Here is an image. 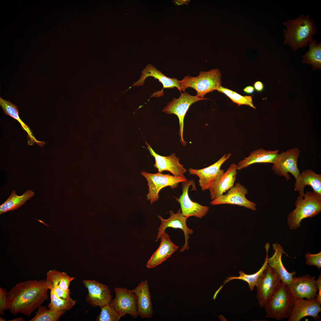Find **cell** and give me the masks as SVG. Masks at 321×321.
<instances>
[{
	"label": "cell",
	"instance_id": "1",
	"mask_svg": "<svg viewBox=\"0 0 321 321\" xmlns=\"http://www.w3.org/2000/svg\"><path fill=\"white\" fill-rule=\"evenodd\" d=\"M48 285L45 280H29L16 284L8 292L7 307L13 314L30 317L48 298Z\"/></svg>",
	"mask_w": 321,
	"mask_h": 321
},
{
	"label": "cell",
	"instance_id": "2",
	"mask_svg": "<svg viewBox=\"0 0 321 321\" xmlns=\"http://www.w3.org/2000/svg\"><path fill=\"white\" fill-rule=\"evenodd\" d=\"M282 23L283 29L284 45H287L295 51L306 47L317 31L313 19L309 15L300 14L295 19H289Z\"/></svg>",
	"mask_w": 321,
	"mask_h": 321
},
{
	"label": "cell",
	"instance_id": "3",
	"mask_svg": "<svg viewBox=\"0 0 321 321\" xmlns=\"http://www.w3.org/2000/svg\"><path fill=\"white\" fill-rule=\"evenodd\" d=\"M294 304V298L287 286L280 282L272 295L265 305L266 317L276 320L289 317Z\"/></svg>",
	"mask_w": 321,
	"mask_h": 321
},
{
	"label": "cell",
	"instance_id": "4",
	"mask_svg": "<svg viewBox=\"0 0 321 321\" xmlns=\"http://www.w3.org/2000/svg\"><path fill=\"white\" fill-rule=\"evenodd\" d=\"M295 208L289 215L287 221L291 230L297 229L301 226L303 219L312 218L321 211V199L313 192L306 191L303 197L298 196L295 202Z\"/></svg>",
	"mask_w": 321,
	"mask_h": 321
},
{
	"label": "cell",
	"instance_id": "5",
	"mask_svg": "<svg viewBox=\"0 0 321 321\" xmlns=\"http://www.w3.org/2000/svg\"><path fill=\"white\" fill-rule=\"evenodd\" d=\"M221 75L220 70L215 69L208 71L200 72L197 77L187 76L179 81L180 89L184 92L187 88H192L196 92V96L204 98L206 94L217 90L221 86Z\"/></svg>",
	"mask_w": 321,
	"mask_h": 321
},
{
	"label": "cell",
	"instance_id": "6",
	"mask_svg": "<svg viewBox=\"0 0 321 321\" xmlns=\"http://www.w3.org/2000/svg\"><path fill=\"white\" fill-rule=\"evenodd\" d=\"M141 174L147 180L149 192L146 195L147 198L148 200L150 201L151 204L158 200L159 193L163 188L170 186L172 189H174L178 187L180 183L187 180L185 176L175 177L160 172L151 174L142 171Z\"/></svg>",
	"mask_w": 321,
	"mask_h": 321
},
{
	"label": "cell",
	"instance_id": "7",
	"mask_svg": "<svg viewBox=\"0 0 321 321\" xmlns=\"http://www.w3.org/2000/svg\"><path fill=\"white\" fill-rule=\"evenodd\" d=\"M300 152L297 147L278 154L272 170L276 174L285 177L287 181L291 179L288 173H291L295 179V184L297 183L299 180L301 175L297 166Z\"/></svg>",
	"mask_w": 321,
	"mask_h": 321
},
{
	"label": "cell",
	"instance_id": "8",
	"mask_svg": "<svg viewBox=\"0 0 321 321\" xmlns=\"http://www.w3.org/2000/svg\"><path fill=\"white\" fill-rule=\"evenodd\" d=\"M208 99L201 98L196 96H192L185 92L181 93L178 99L174 98L163 109V111L167 114L176 115L179 120L180 142L185 146L186 142L183 139V132L184 117L189 107L193 103L199 100Z\"/></svg>",
	"mask_w": 321,
	"mask_h": 321
},
{
	"label": "cell",
	"instance_id": "9",
	"mask_svg": "<svg viewBox=\"0 0 321 321\" xmlns=\"http://www.w3.org/2000/svg\"><path fill=\"white\" fill-rule=\"evenodd\" d=\"M281 280L275 270L268 265L259 278L256 286L257 297L261 307L270 298Z\"/></svg>",
	"mask_w": 321,
	"mask_h": 321
},
{
	"label": "cell",
	"instance_id": "10",
	"mask_svg": "<svg viewBox=\"0 0 321 321\" xmlns=\"http://www.w3.org/2000/svg\"><path fill=\"white\" fill-rule=\"evenodd\" d=\"M114 290L115 297L109 304L122 317L128 314L133 318H137L138 315L135 294L132 290L121 287H116Z\"/></svg>",
	"mask_w": 321,
	"mask_h": 321
},
{
	"label": "cell",
	"instance_id": "11",
	"mask_svg": "<svg viewBox=\"0 0 321 321\" xmlns=\"http://www.w3.org/2000/svg\"><path fill=\"white\" fill-rule=\"evenodd\" d=\"M248 193L247 189L240 183L237 182L226 193L212 200L210 204L212 205H236L255 210L257 209V204L246 198V196Z\"/></svg>",
	"mask_w": 321,
	"mask_h": 321
},
{
	"label": "cell",
	"instance_id": "12",
	"mask_svg": "<svg viewBox=\"0 0 321 321\" xmlns=\"http://www.w3.org/2000/svg\"><path fill=\"white\" fill-rule=\"evenodd\" d=\"M231 155V154H225L215 163L206 168L199 169L190 168L188 170L190 174L199 177V185L202 191L208 189L213 182L223 175L224 172V169H221V166Z\"/></svg>",
	"mask_w": 321,
	"mask_h": 321
},
{
	"label": "cell",
	"instance_id": "13",
	"mask_svg": "<svg viewBox=\"0 0 321 321\" xmlns=\"http://www.w3.org/2000/svg\"><path fill=\"white\" fill-rule=\"evenodd\" d=\"M181 183L182 193L179 198H175L180 204L182 215L188 218L192 216L202 218L205 216L209 211V207L193 202L189 196L190 186L191 185L196 186L194 181L186 180Z\"/></svg>",
	"mask_w": 321,
	"mask_h": 321
},
{
	"label": "cell",
	"instance_id": "14",
	"mask_svg": "<svg viewBox=\"0 0 321 321\" xmlns=\"http://www.w3.org/2000/svg\"><path fill=\"white\" fill-rule=\"evenodd\" d=\"M169 217L167 219H164L160 215L158 216L161 221L160 224L158 228V232L156 241L160 238L162 234L165 232L166 229L168 227L182 229L184 232L185 237V243L180 251L182 252L186 250H188L189 246L188 240L189 235L193 232L192 229L189 228L187 226L186 221L188 218L183 216L182 214L180 208L178 210L176 213H174L172 210L169 211Z\"/></svg>",
	"mask_w": 321,
	"mask_h": 321
},
{
	"label": "cell",
	"instance_id": "15",
	"mask_svg": "<svg viewBox=\"0 0 321 321\" xmlns=\"http://www.w3.org/2000/svg\"><path fill=\"white\" fill-rule=\"evenodd\" d=\"M294 298L310 300L316 297L317 292L315 277L309 274L297 277L294 276L287 286Z\"/></svg>",
	"mask_w": 321,
	"mask_h": 321
},
{
	"label": "cell",
	"instance_id": "16",
	"mask_svg": "<svg viewBox=\"0 0 321 321\" xmlns=\"http://www.w3.org/2000/svg\"><path fill=\"white\" fill-rule=\"evenodd\" d=\"M82 282L88 289L86 299L91 306L100 307L109 304L112 295L108 286L94 280L84 279Z\"/></svg>",
	"mask_w": 321,
	"mask_h": 321
},
{
	"label": "cell",
	"instance_id": "17",
	"mask_svg": "<svg viewBox=\"0 0 321 321\" xmlns=\"http://www.w3.org/2000/svg\"><path fill=\"white\" fill-rule=\"evenodd\" d=\"M321 305L314 298L310 300L294 298L293 307L288 321H300L306 316L312 317L315 320L320 318Z\"/></svg>",
	"mask_w": 321,
	"mask_h": 321
},
{
	"label": "cell",
	"instance_id": "18",
	"mask_svg": "<svg viewBox=\"0 0 321 321\" xmlns=\"http://www.w3.org/2000/svg\"><path fill=\"white\" fill-rule=\"evenodd\" d=\"M140 79L135 82L132 86H142L144 84L146 79L149 77H152L158 79L163 86L162 90L154 93L151 97H158L163 95L164 89L177 88L182 93L180 86L179 81L175 78H171L165 76L161 72L158 70L152 65L149 64L146 67L143 71Z\"/></svg>",
	"mask_w": 321,
	"mask_h": 321
},
{
	"label": "cell",
	"instance_id": "19",
	"mask_svg": "<svg viewBox=\"0 0 321 321\" xmlns=\"http://www.w3.org/2000/svg\"><path fill=\"white\" fill-rule=\"evenodd\" d=\"M145 144L151 155L155 160L154 167L158 169V172H162L166 171L171 172L175 177H184V174L186 172L183 166L179 162L180 159L174 153L168 156H161L157 154L150 146L145 140Z\"/></svg>",
	"mask_w": 321,
	"mask_h": 321
},
{
	"label": "cell",
	"instance_id": "20",
	"mask_svg": "<svg viewBox=\"0 0 321 321\" xmlns=\"http://www.w3.org/2000/svg\"><path fill=\"white\" fill-rule=\"evenodd\" d=\"M237 170V164H231L223 175L213 182L208 189L212 200L223 194L234 186L236 179Z\"/></svg>",
	"mask_w": 321,
	"mask_h": 321
},
{
	"label": "cell",
	"instance_id": "21",
	"mask_svg": "<svg viewBox=\"0 0 321 321\" xmlns=\"http://www.w3.org/2000/svg\"><path fill=\"white\" fill-rule=\"evenodd\" d=\"M132 290L136 297L138 316L142 318L151 317L153 310L147 280L141 281Z\"/></svg>",
	"mask_w": 321,
	"mask_h": 321
},
{
	"label": "cell",
	"instance_id": "22",
	"mask_svg": "<svg viewBox=\"0 0 321 321\" xmlns=\"http://www.w3.org/2000/svg\"><path fill=\"white\" fill-rule=\"evenodd\" d=\"M160 238L159 247L147 262L146 267L148 268H152L160 264L169 258L179 248L172 242L169 235L165 232L163 233Z\"/></svg>",
	"mask_w": 321,
	"mask_h": 321
},
{
	"label": "cell",
	"instance_id": "23",
	"mask_svg": "<svg viewBox=\"0 0 321 321\" xmlns=\"http://www.w3.org/2000/svg\"><path fill=\"white\" fill-rule=\"evenodd\" d=\"M274 253L270 258H268V265L276 271L283 283L288 286L292 281L293 276L296 272L290 273L285 268L282 261V256L284 254L289 257L284 251L283 247L280 244L275 243L272 244Z\"/></svg>",
	"mask_w": 321,
	"mask_h": 321
},
{
	"label": "cell",
	"instance_id": "24",
	"mask_svg": "<svg viewBox=\"0 0 321 321\" xmlns=\"http://www.w3.org/2000/svg\"><path fill=\"white\" fill-rule=\"evenodd\" d=\"M307 185L310 186L313 189V192L319 199H321V174L316 173L311 169H306L301 173L298 182L295 184L294 190L299 194L300 197H303L305 187Z\"/></svg>",
	"mask_w": 321,
	"mask_h": 321
},
{
	"label": "cell",
	"instance_id": "25",
	"mask_svg": "<svg viewBox=\"0 0 321 321\" xmlns=\"http://www.w3.org/2000/svg\"><path fill=\"white\" fill-rule=\"evenodd\" d=\"M0 106L4 113L17 120L21 125L23 130L27 134L28 144L31 146L36 143L41 147L45 144L44 141H39L34 136L32 130L21 119L19 115L18 107L9 100L4 99L0 97Z\"/></svg>",
	"mask_w": 321,
	"mask_h": 321
},
{
	"label": "cell",
	"instance_id": "26",
	"mask_svg": "<svg viewBox=\"0 0 321 321\" xmlns=\"http://www.w3.org/2000/svg\"><path fill=\"white\" fill-rule=\"evenodd\" d=\"M278 150H265L263 149L256 150L251 153L249 155L239 162L237 169L241 170L251 164L259 163L275 162L278 154Z\"/></svg>",
	"mask_w": 321,
	"mask_h": 321
},
{
	"label": "cell",
	"instance_id": "27",
	"mask_svg": "<svg viewBox=\"0 0 321 321\" xmlns=\"http://www.w3.org/2000/svg\"><path fill=\"white\" fill-rule=\"evenodd\" d=\"M35 193L31 190L26 191L21 196L18 195L13 190L7 199L0 206V215L9 211H12L21 207L34 195Z\"/></svg>",
	"mask_w": 321,
	"mask_h": 321
},
{
	"label": "cell",
	"instance_id": "28",
	"mask_svg": "<svg viewBox=\"0 0 321 321\" xmlns=\"http://www.w3.org/2000/svg\"><path fill=\"white\" fill-rule=\"evenodd\" d=\"M270 247V244L266 243L265 245V248L266 251V255L264 262L260 269L255 273L248 274L245 273L242 271H239V276H229L225 280L223 285L218 289L220 290L227 283L231 280L234 279H239L246 282L248 284L249 288L251 291H253L255 286H256L258 280L262 274L263 271L268 265V253Z\"/></svg>",
	"mask_w": 321,
	"mask_h": 321
},
{
	"label": "cell",
	"instance_id": "29",
	"mask_svg": "<svg viewBox=\"0 0 321 321\" xmlns=\"http://www.w3.org/2000/svg\"><path fill=\"white\" fill-rule=\"evenodd\" d=\"M75 278L70 276L65 272H60L53 269L47 272L45 280L48 285L49 289L52 286H57L70 294L69 285Z\"/></svg>",
	"mask_w": 321,
	"mask_h": 321
},
{
	"label": "cell",
	"instance_id": "30",
	"mask_svg": "<svg viewBox=\"0 0 321 321\" xmlns=\"http://www.w3.org/2000/svg\"><path fill=\"white\" fill-rule=\"evenodd\" d=\"M309 48L302 57L303 63L311 64L313 70L321 69V42L313 38L309 42Z\"/></svg>",
	"mask_w": 321,
	"mask_h": 321
},
{
	"label": "cell",
	"instance_id": "31",
	"mask_svg": "<svg viewBox=\"0 0 321 321\" xmlns=\"http://www.w3.org/2000/svg\"><path fill=\"white\" fill-rule=\"evenodd\" d=\"M66 311L54 310L41 306L35 316L29 321H57Z\"/></svg>",
	"mask_w": 321,
	"mask_h": 321
},
{
	"label": "cell",
	"instance_id": "32",
	"mask_svg": "<svg viewBox=\"0 0 321 321\" xmlns=\"http://www.w3.org/2000/svg\"><path fill=\"white\" fill-rule=\"evenodd\" d=\"M50 302L48 305V308L54 310H69L76 302V300L70 297L67 299L58 297L52 290H50Z\"/></svg>",
	"mask_w": 321,
	"mask_h": 321
},
{
	"label": "cell",
	"instance_id": "33",
	"mask_svg": "<svg viewBox=\"0 0 321 321\" xmlns=\"http://www.w3.org/2000/svg\"><path fill=\"white\" fill-rule=\"evenodd\" d=\"M228 97L233 102L238 104V106L242 105H248L254 108H256L253 103L252 98L250 96H242L235 91L223 87L221 86L217 90Z\"/></svg>",
	"mask_w": 321,
	"mask_h": 321
},
{
	"label": "cell",
	"instance_id": "34",
	"mask_svg": "<svg viewBox=\"0 0 321 321\" xmlns=\"http://www.w3.org/2000/svg\"><path fill=\"white\" fill-rule=\"evenodd\" d=\"M100 307L101 312L96 319L97 321H118L122 317L109 304Z\"/></svg>",
	"mask_w": 321,
	"mask_h": 321
},
{
	"label": "cell",
	"instance_id": "35",
	"mask_svg": "<svg viewBox=\"0 0 321 321\" xmlns=\"http://www.w3.org/2000/svg\"><path fill=\"white\" fill-rule=\"evenodd\" d=\"M306 265L317 267L319 270L321 268V252L312 254L309 252L305 255Z\"/></svg>",
	"mask_w": 321,
	"mask_h": 321
},
{
	"label": "cell",
	"instance_id": "36",
	"mask_svg": "<svg viewBox=\"0 0 321 321\" xmlns=\"http://www.w3.org/2000/svg\"><path fill=\"white\" fill-rule=\"evenodd\" d=\"M8 292L6 289L0 287V315L4 314L5 310H7V295Z\"/></svg>",
	"mask_w": 321,
	"mask_h": 321
},
{
	"label": "cell",
	"instance_id": "37",
	"mask_svg": "<svg viewBox=\"0 0 321 321\" xmlns=\"http://www.w3.org/2000/svg\"><path fill=\"white\" fill-rule=\"evenodd\" d=\"M49 289L53 291L56 296L59 298L67 299L70 297V293H68L58 286H52Z\"/></svg>",
	"mask_w": 321,
	"mask_h": 321
},
{
	"label": "cell",
	"instance_id": "38",
	"mask_svg": "<svg viewBox=\"0 0 321 321\" xmlns=\"http://www.w3.org/2000/svg\"><path fill=\"white\" fill-rule=\"evenodd\" d=\"M318 293L315 298L321 305V275L320 274L317 280H316Z\"/></svg>",
	"mask_w": 321,
	"mask_h": 321
},
{
	"label": "cell",
	"instance_id": "39",
	"mask_svg": "<svg viewBox=\"0 0 321 321\" xmlns=\"http://www.w3.org/2000/svg\"><path fill=\"white\" fill-rule=\"evenodd\" d=\"M254 88L255 90L259 92H262L264 88L263 84L260 81L256 82L254 85Z\"/></svg>",
	"mask_w": 321,
	"mask_h": 321
},
{
	"label": "cell",
	"instance_id": "40",
	"mask_svg": "<svg viewBox=\"0 0 321 321\" xmlns=\"http://www.w3.org/2000/svg\"><path fill=\"white\" fill-rule=\"evenodd\" d=\"M243 91L246 93L250 94L254 92V89L252 86H248L244 89Z\"/></svg>",
	"mask_w": 321,
	"mask_h": 321
},
{
	"label": "cell",
	"instance_id": "41",
	"mask_svg": "<svg viewBox=\"0 0 321 321\" xmlns=\"http://www.w3.org/2000/svg\"><path fill=\"white\" fill-rule=\"evenodd\" d=\"M190 1L188 0H177L174 1L173 2H175V4L180 6L183 5L184 4L188 5Z\"/></svg>",
	"mask_w": 321,
	"mask_h": 321
},
{
	"label": "cell",
	"instance_id": "42",
	"mask_svg": "<svg viewBox=\"0 0 321 321\" xmlns=\"http://www.w3.org/2000/svg\"><path fill=\"white\" fill-rule=\"evenodd\" d=\"M10 321H25L24 318L22 317H19L16 318L14 319L11 320H9Z\"/></svg>",
	"mask_w": 321,
	"mask_h": 321
},
{
	"label": "cell",
	"instance_id": "43",
	"mask_svg": "<svg viewBox=\"0 0 321 321\" xmlns=\"http://www.w3.org/2000/svg\"><path fill=\"white\" fill-rule=\"evenodd\" d=\"M0 321H5L6 320L5 319H4L2 317H0Z\"/></svg>",
	"mask_w": 321,
	"mask_h": 321
}]
</instances>
